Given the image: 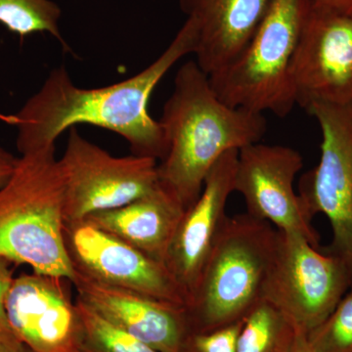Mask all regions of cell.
I'll return each mask as SVG.
<instances>
[{
	"mask_svg": "<svg viewBox=\"0 0 352 352\" xmlns=\"http://www.w3.org/2000/svg\"><path fill=\"white\" fill-rule=\"evenodd\" d=\"M186 23L166 50L138 75L99 88L76 87L64 67L52 69L43 87L15 115L0 116L17 129V149L28 155L55 148L58 138L76 124L120 134L136 156L162 159L166 144L159 120L149 113L153 91L182 58L195 51Z\"/></svg>",
	"mask_w": 352,
	"mask_h": 352,
	"instance_id": "6da1fadb",
	"label": "cell"
},
{
	"mask_svg": "<svg viewBox=\"0 0 352 352\" xmlns=\"http://www.w3.org/2000/svg\"><path fill=\"white\" fill-rule=\"evenodd\" d=\"M166 151L157 164L160 183L185 210L200 196L215 163L231 150L259 142L267 131L263 113L227 105L196 61L183 64L159 120Z\"/></svg>",
	"mask_w": 352,
	"mask_h": 352,
	"instance_id": "7a4b0ae2",
	"label": "cell"
},
{
	"mask_svg": "<svg viewBox=\"0 0 352 352\" xmlns=\"http://www.w3.org/2000/svg\"><path fill=\"white\" fill-rule=\"evenodd\" d=\"M64 226V183L55 148L23 155L0 188V258L73 284Z\"/></svg>",
	"mask_w": 352,
	"mask_h": 352,
	"instance_id": "3957f363",
	"label": "cell"
},
{
	"mask_svg": "<svg viewBox=\"0 0 352 352\" xmlns=\"http://www.w3.org/2000/svg\"><path fill=\"white\" fill-rule=\"evenodd\" d=\"M277 229L248 214L228 217L186 305L192 332L243 321L263 300Z\"/></svg>",
	"mask_w": 352,
	"mask_h": 352,
	"instance_id": "277c9868",
	"label": "cell"
},
{
	"mask_svg": "<svg viewBox=\"0 0 352 352\" xmlns=\"http://www.w3.org/2000/svg\"><path fill=\"white\" fill-rule=\"evenodd\" d=\"M312 0H273L251 41L210 85L233 108L285 118L296 105L292 68Z\"/></svg>",
	"mask_w": 352,
	"mask_h": 352,
	"instance_id": "5b68a950",
	"label": "cell"
},
{
	"mask_svg": "<svg viewBox=\"0 0 352 352\" xmlns=\"http://www.w3.org/2000/svg\"><path fill=\"white\" fill-rule=\"evenodd\" d=\"M351 288L339 258L300 234L277 230L263 300L279 310L296 330L307 335L318 327Z\"/></svg>",
	"mask_w": 352,
	"mask_h": 352,
	"instance_id": "8992f818",
	"label": "cell"
},
{
	"mask_svg": "<svg viewBox=\"0 0 352 352\" xmlns=\"http://www.w3.org/2000/svg\"><path fill=\"white\" fill-rule=\"evenodd\" d=\"M65 191V222L126 206L160 185L157 160L113 157L69 129L63 157L58 160Z\"/></svg>",
	"mask_w": 352,
	"mask_h": 352,
	"instance_id": "52a82bcc",
	"label": "cell"
},
{
	"mask_svg": "<svg viewBox=\"0 0 352 352\" xmlns=\"http://www.w3.org/2000/svg\"><path fill=\"white\" fill-rule=\"evenodd\" d=\"M307 111L320 126L321 155L302 176L298 195L312 217H327L333 238L324 252L344 263L352 289V106L314 103Z\"/></svg>",
	"mask_w": 352,
	"mask_h": 352,
	"instance_id": "ba28073f",
	"label": "cell"
},
{
	"mask_svg": "<svg viewBox=\"0 0 352 352\" xmlns=\"http://www.w3.org/2000/svg\"><path fill=\"white\" fill-rule=\"evenodd\" d=\"M302 166L300 153L288 146H245L238 154L234 192L244 198L248 214L270 222L277 230L300 234L320 248V237L311 224L314 217L294 189Z\"/></svg>",
	"mask_w": 352,
	"mask_h": 352,
	"instance_id": "9c48e42d",
	"label": "cell"
},
{
	"mask_svg": "<svg viewBox=\"0 0 352 352\" xmlns=\"http://www.w3.org/2000/svg\"><path fill=\"white\" fill-rule=\"evenodd\" d=\"M64 240L76 272L99 283L186 307L187 296L164 263L87 220L65 222Z\"/></svg>",
	"mask_w": 352,
	"mask_h": 352,
	"instance_id": "30bf717a",
	"label": "cell"
},
{
	"mask_svg": "<svg viewBox=\"0 0 352 352\" xmlns=\"http://www.w3.org/2000/svg\"><path fill=\"white\" fill-rule=\"evenodd\" d=\"M296 105L352 101V16L312 4L292 68Z\"/></svg>",
	"mask_w": 352,
	"mask_h": 352,
	"instance_id": "8fae6325",
	"label": "cell"
},
{
	"mask_svg": "<svg viewBox=\"0 0 352 352\" xmlns=\"http://www.w3.org/2000/svg\"><path fill=\"white\" fill-rule=\"evenodd\" d=\"M66 278L23 273L6 298L9 325L29 352H80V316Z\"/></svg>",
	"mask_w": 352,
	"mask_h": 352,
	"instance_id": "7c38bea8",
	"label": "cell"
},
{
	"mask_svg": "<svg viewBox=\"0 0 352 352\" xmlns=\"http://www.w3.org/2000/svg\"><path fill=\"white\" fill-rule=\"evenodd\" d=\"M238 154L239 150H231L212 166L200 196L185 210L166 252L164 264L187 296V302L227 219Z\"/></svg>",
	"mask_w": 352,
	"mask_h": 352,
	"instance_id": "4fadbf2b",
	"label": "cell"
},
{
	"mask_svg": "<svg viewBox=\"0 0 352 352\" xmlns=\"http://www.w3.org/2000/svg\"><path fill=\"white\" fill-rule=\"evenodd\" d=\"M78 298L113 326L160 352H182L192 332L186 307L99 283L76 272Z\"/></svg>",
	"mask_w": 352,
	"mask_h": 352,
	"instance_id": "5bb4252c",
	"label": "cell"
},
{
	"mask_svg": "<svg viewBox=\"0 0 352 352\" xmlns=\"http://www.w3.org/2000/svg\"><path fill=\"white\" fill-rule=\"evenodd\" d=\"M185 21L195 36L196 63L208 76L242 52L273 0H179Z\"/></svg>",
	"mask_w": 352,
	"mask_h": 352,
	"instance_id": "9a60e30c",
	"label": "cell"
},
{
	"mask_svg": "<svg viewBox=\"0 0 352 352\" xmlns=\"http://www.w3.org/2000/svg\"><path fill=\"white\" fill-rule=\"evenodd\" d=\"M185 210L179 200L160 183L138 200L95 212L85 220L164 263Z\"/></svg>",
	"mask_w": 352,
	"mask_h": 352,
	"instance_id": "2e32d148",
	"label": "cell"
},
{
	"mask_svg": "<svg viewBox=\"0 0 352 352\" xmlns=\"http://www.w3.org/2000/svg\"><path fill=\"white\" fill-rule=\"evenodd\" d=\"M296 332L279 310L261 300L243 320L236 352H289Z\"/></svg>",
	"mask_w": 352,
	"mask_h": 352,
	"instance_id": "e0dca14e",
	"label": "cell"
},
{
	"mask_svg": "<svg viewBox=\"0 0 352 352\" xmlns=\"http://www.w3.org/2000/svg\"><path fill=\"white\" fill-rule=\"evenodd\" d=\"M61 9L52 0H0V24L24 38L48 32L67 47L59 29Z\"/></svg>",
	"mask_w": 352,
	"mask_h": 352,
	"instance_id": "ac0fdd59",
	"label": "cell"
},
{
	"mask_svg": "<svg viewBox=\"0 0 352 352\" xmlns=\"http://www.w3.org/2000/svg\"><path fill=\"white\" fill-rule=\"evenodd\" d=\"M82 338L80 352H160L116 327L76 298Z\"/></svg>",
	"mask_w": 352,
	"mask_h": 352,
	"instance_id": "d6986e66",
	"label": "cell"
},
{
	"mask_svg": "<svg viewBox=\"0 0 352 352\" xmlns=\"http://www.w3.org/2000/svg\"><path fill=\"white\" fill-rule=\"evenodd\" d=\"M307 338L317 352H352V289Z\"/></svg>",
	"mask_w": 352,
	"mask_h": 352,
	"instance_id": "ffe728a7",
	"label": "cell"
},
{
	"mask_svg": "<svg viewBox=\"0 0 352 352\" xmlns=\"http://www.w3.org/2000/svg\"><path fill=\"white\" fill-rule=\"evenodd\" d=\"M243 321L208 331L191 332L182 352H236Z\"/></svg>",
	"mask_w": 352,
	"mask_h": 352,
	"instance_id": "44dd1931",
	"label": "cell"
},
{
	"mask_svg": "<svg viewBox=\"0 0 352 352\" xmlns=\"http://www.w3.org/2000/svg\"><path fill=\"white\" fill-rule=\"evenodd\" d=\"M12 264L0 258V340L11 346L25 347L9 325L6 311V298L14 280Z\"/></svg>",
	"mask_w": 352,
	"mask_h": 352,
	"instance_id": "7402d4cb",
	"label": "cell"
},
{
	"mask_svg": "<svg viewBox=\"0 0 352 352\" xmlns=\"http://www.w3.org/2000/svg\"><path fill=\"white\" fill-rule=\"evenodd\" d=\"M19 157L0 147V188L4 186L13 175Z\"/></svg>",
	"mask_w": 352,
	"mask_h": 352,
	"instance_id": "603a6c76",
	"label": "cell"
},
{
	"mask_svg": "<svg viewBox=\"0 0 352 352\" xmlns=\"http://www.w3.org/2000/svg\"><path fill=\"white\" fill-rule=\"evenodd\" d=\"M314 6L352 16V0H312Z\"/></svg>",
	"mask_w": 352,
	"mask_h": 352,
	"instance_id": "cb8c5ba5",
	"label": "cell"
},
{
	"mask_svg": "<svg viewBox=\"0 0 352 352\" xmlns=\"http://www.w3.org/2000/svg\"><path fill=\"white\" fill-rule=\"evenodd\" d=\"M289 352H317L308 340L307 333L296 330L293 346Z\"/></svg>",
	"mask_w": 352,
	"mask_h": 352,
	"instance_id": "d4e9b609",
	"label": "cell"
},
{
	"mask_svg": "<svg viewBox=\"0 0 352 352\" xmlns=\"http://www.w3.org/2000/svg\"><path fill=\"white\" fill-rule=\"evenodd\" d=\"M0 352H29L25 347H14L0 340Z\"/></svg>",
	"mask_w": 352,
	"mask_h": 352,
	"instance_id": "484cf974",
	"label": "cell"
},
{
	"mask_svg": "<svg viewBox=\"0 0 352 352\" xmlns=\"http://www.w3.org/2000/svg\"><path fill=\"white\" fill-rule=\"evenodd\" d=\"M351 106H352V101H351Z\"/></svg>",
	"mask_w": 352,
	"mask_h": 352,
	"instance_id": "4316f807",
	"label": "cell"
}]
</instances>
